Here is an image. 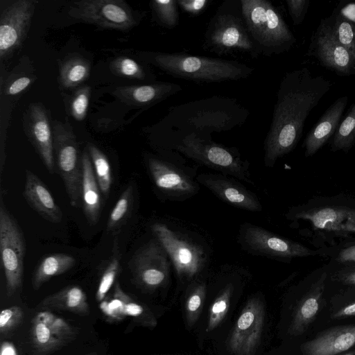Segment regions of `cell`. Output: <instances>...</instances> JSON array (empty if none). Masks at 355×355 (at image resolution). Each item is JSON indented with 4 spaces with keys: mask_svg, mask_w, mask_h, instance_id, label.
Returning a JSON list of instances; mask_svg holds the SVG:
<instances>
[{
    "mask_svg": "<svg viewBox=\"0 0 355 355\" xmlns=\"http://www.w3.org/2000/svg\"><path fill=\"white\" fill-rule=\"evenodd\" d=\"M332 85L330 80L314 76L306 67L284 74L264 140L266 166L272 167L279 158L295 149L302 136L307 117Z\"/></svg>",
    "mask_w": 355,
    "mask_h": 355,
    "instance_id": "6da1fadb",
    "label": "cell"
},
{
    "mask_svg": "<svg viewBox=\"0 0 355 355\" xmlns=\"http://www.w3.org/2000/svg\"><path fill=\"white\" fill-rule=\"evenodd\" d=\"M249 114L236 99L213 96L171 107L159 128L171 147L187 136L211 139L214 132L239 128Z\"/></svg>",
    "mask_w": 355,
    "mask_h": 355,
    "instance_id": "7a4b0ae2",
    "label": "cell"
},
{
    "mask_svg": "<svg viewBox=\"0 0 355 355\" xmlns=\"http://www.w3.org/2000/svg\"><path fill=\"white\" fill-rule=\"evenodd\" d=\"M146 60L175 78L198 84L235 81L250 77L254 69L236 60L184 53H148Z\"/></svg>",
    "mask_w": 355,
    "mask_h": 355,
    "instance_id": "3957f363",
    "label": "cell"
},
{
    "mask_svg": "<svg viewBox=\"0 0 355 355\" xmlns=\"http://www.w3.org/2000/svg\"><path fill=\"white\" fill-rule=\"evenodd\" d=\"M247 31L257 58L290 51L296 37L279 10L268 0H241Z\"/></svg>",
    "mask_w": 355,
    "mask_h": 355,
    "instance_id": "277c9868",
    "label": "cell"
},
{
    "mask_svg": "<svg viewBox=\"0 0 355 355\" xmlns=\"http://www.w3.org/2000/svg\"><path fill=\"white\" fill-rule=\"evenodd\" d=\"M202 48L219 56L240 52L257 58L246 28L241 0H225L218 6L207 26Z\"/></svg>",
    "mask_w": 355,
    "mask_h": 355,
    "instance_id": "5b68a950",
    "label": "cell"
},
{
    "mask_svg": "<svg viewBox=\"0 0 355 355\" xmlns=\"http://www.w3.org/2000/svg\"><path fill=\"white\" fill-rule=\"evenodd\" d=\"M171 148L187 158L220 173L254 184L249 162L234 147L225 146L212 139L189 135Z\"/></svg>",
    "mask_w": 355,
    "mask_h": 355,
    "instance_id": "8992f818",
    "label": "cell"
},
{
    "mask_svg": "<svg viewBox=\"0 0 355 355\" xmlns=\"http://www.w3.org/2000/svg\"><path fill=\"white\" fill-rule=\"evenodd\" d=\"M51 127L56 171L64 182L71 206L82 207L83 172L76 137L68 122L55 121Z\"/></svg>",
    "mask_w": 355,
    "mask_h": 355,
    "instance_id": "52a82bcc",
    "label": "cell"
},
{
    "mask_svg": "<svg viewBox=\"0 0 355 355\" xmlns=\"http://www.w3.org/2000/svg\"><path fill=\"white\" fill-rule=\"evenodd\" d=\"M0 252L6 293L8 296H12L22 286L26 243L21 229L4 204L2 188L0 196Z\"/></svg>",
    "mask_w": 355,
    "mask_h": 355,
    "instance_id": "ba28073f",
    "label": "cell"
},
{
    "mask_svg": "<svg viewBox=\"0 0 355 355\" xmlns=\"http://www.w3.org/2000/svg\"><path fill=\"white\" fill-rule=\"evenodd\" d=\"M152 230L180 280L192 281L200 275L207 265V256L201 245L163 223L153 224Z\"/></svg>",
    "mask_w": 355,
    "mask_h": 355,
    "instance_id": "9c48e42d",
    "label": "cell"
},
{
    "mask_svg": "<svg viewBox=\"0 0 355 355\" xmlns=\"http://www.w3.org/2000/svg\"><path fill=\"white\" fill-rule=\"evenodd\" d=\"M69 14L73 18L105 29L127 31L138 23L130 6L123 0L74 1Z\"/></svg>",
    "mask_w": 355,
    "mask_h": 355,
    "instance_id": "30bf717a",
    "label": "cell"
},
{
    "mask_svg": "<svg viewBox=\"0 0 355 355\" xmlns=\"http://www.w3.org/2000/svg\"><path fill=\"white\" fill-rule=\"evenodd\" d=\"M239 243L246 251L270 258L292 259L315 254L306 246L250 223L243 224L239 231Z\"/></svg>",
    "mask_w": 355,
    "mask_h": 355,
    "instance_id": "8fae6325",
    "label": "cell"
},
{
    "mask_svg": "<svg viewBox=\"0 0 355 355\" xmlns=\"http://www.w3.org/2000/svg\"><path fill=\"white\" fill-rule=\"evenodd\" d=\"M265 318L264 304L258 296L242 309L227 341L232 355H254L260 344Z\"/></svg>",
    "mask_w": 355,
    "mask_h": 355,
    "instance_id": "7c38bea8",
    "label": "cell"
},
{
    "mask_svg": "<svg viewBox=\"0 0 355 355\" xmlns=\"http://www.w3.org/2000/svg\"><path fill=\"white\" fill-rule=\"evenodd\" d=\"M308 55L338 76L355 75V55L337 41L324 18L311 37Z\"/></svg>",
    "mask_w": 355,
    "mask_h": 355,
    "instance_id": "4fadbf2b",
    "label": "cell"
},
{
    "mask_svg": "<svg viewBox=\"0 0 355 355\" xmlns=\"http://www.w3.org/2000/svg\"><path fill=\"white\" fill-rule=\"evenodd\" d=\"M171 261L157 239L141 246L129 262L134 282L148 290L163 286L168 279Z\"/></svg>",
    "mask_w": 355,
    "mask_h": 355,
    "instance_id": "5bb4252c",
    "label": "cell"
},
{
    "mask_svg": "<svg viewBox=\"0 0 355 355\" xmlns=\"http://www.w3.org/2000/svg\"><path fill=\"white\" fill-rule=\"evenodd\" d=\"M34 0H18L5 7L0 16V58L6 59L23 42L34 14Z\"/></svg>",
    "mask_w": 355,
    "mask_h": 355,
    "instance_id": "9a60e30c",
    "label": "cell"
},
{
    "mask_svg": "<svg viewBox=\"0 0 355 355\" xmlns=\"http://www.w3.org/2000/svg\"><path fill=\"white\" fill-rule=\"evenodd\" d=\"M147 165L155 187L172 200L192 197L200 189L198 182L175 164L150 157Z\"/></svg>",
    "mask_w": 355,
    "mask_h": 355,
    "instance_id": "2e32d148",
    "label": "cell"
},
{
    "mask_svg": "<svg viewBox=\"0 0 355 355\" xmlns=\"http://www.w3.org/2000/svg\"><path fill=\"white\" fill-rule=\"evenodd\" d=\"M196 181L221 200L236 208L249 211L262 210L257 195L235 178L220 173H202L197 176Z\"/></svg>",
    "mask_w": 355,
    "mask_h": 355,
    "instance_id": "e0dca14e",
    "label": "cell"
},
{
    "mask_svg": "<svg viewBox=\"0 0 355 355\" xmlns=\"http://www.w3.org/2000/svg\"><path fill=\"white\" fill-rule=\"evenodd\" d=\"M27 135L49 173H55V158L52 127L45 107L32 103L26 116Z\"/></svg>",
    "mask_w": 355,
    "mask_h": 355,
    "instance_id": "ac0fdd59",
    "label": "cell"
},
{
    "mask_svg": "<svg viewBox=\"0 0 355 355\" xmlns=\"http://www.w3.org/2000/svg\"><path fill=\"white\" fill-rule=\"evenodd\" d=\"M180 85L170 82H154L141 85L115 88L112 95L121 102L136 107L153 106L180 92Z\"/></svg>",
    "mask_w": 355,
    "mask_h": 355,
    "instance_id": "d6986e66",
    "label": "cell"
},
{
    "mask_svg": "<svg viewBox=\"0 0 355 355\" xmlns=\"http://www.w3.org/2000/svg\"><path fill=\"white\" fill-rule=\"evenodd\" d=\"M347 102V96L337 98L310 130L302 144L305 157L315 155L334 136Z\"/></svg>",
    "mask_w": 355,
    "mask_h": 355,
    "instance_id": "ffe728a7",
    "label": "cell"
},
{
    "mask_svg": "<svg viewBox=\"0 0 355 355\" xmlns=\"http://www.w3.org/2000/svg\"><path fill=\"white\" fill-rule=\"evenodd\" d=\"M355 345V324L329 329L301 347L303 355H337Z\"/></svg>",
    "mask_w": 355,
    "mask_h": 355,
    "instance_id": "44dd1931",
    "label": "cell"
},
{
    "mask_svg": "<svg viewBox=\"0 0 355 355\" xmlns=\"http://www.w3.org/2000/svg\"><path fill=\"white\" fill-rule=\"evenodd\" d=\"M24 196L29 206L44 219L53 223L62 220V212L44 183L26 169Z\"/></svg>",
    "mask_w": 355,
    "mask_h": 355,
    "instance_id": "7402d4cb",
    "label": "cell"
},
{
    "mask_svg": "<svg viewBox=\"0 0 355 355\" xmlns=\"http://www.w3.org/2000/svg\"><path fill=\"white\" fill-rule=\"evenodd\" d=\"M327 275L324 273L297 304L288 329V334H304L315 319L320 306Z\"/></svg>",
    "mask_w": 355,
    "mask_h": 355,
    "instance_id": "603a6c76",
    "label": "cell"
},
{
    "mask_svg": "<svg viewBox=\"0 0 355 355\" xmlns=\"http://www.w3.org/2000/svg\"><path fill=\"white\" fill-rule=\"evenodd\" d=\"M80 159L83 172L81 183L82 207L88 223L94 225L98 223L101 216V192L87 150H85Z\"/></svg>",
    "mask_w": 355,
    "mask_h": 355,
    "instance_id": "cb8c5ba5",
    "label": "cell"
},
{
    "mask_svg": "<svg viewBox=\"0 0 355 355\" xmlns=\"http://www.w3.org/2000/svg\"><path fill=\"white\" fill-rule=\"evenodd\" d=\"M38 306L63 310L81 315H87L89 313V305L85 293L80 287L75 285L66 286L46 296Z\"/></svg>",
    "mask_w": 355,
    "mask_h": 355,
    "instance_id": "d4e9b609",
    "label": "cell"
},
{
    "mask_svg": "<svg viewBox=\"0 0 355 355\" xmlns=\"http://www.w3.org/2000/svg\"><path fill=\"white\" fill-rule=\"evenodd\" d=\"M75 259L67 254L56 253L44 257L37 267L32 278V286L39 289L43 284L55 276L69 270L75 265Z\"/></svg>",
    "mask_w": 355,
    "mask_h": 355,
    "instance_id": "484cf974",
    "label": "cell"
},
{
    "mask_svg": "<svg viewBox=\"0 0 355 355\" xmlns=\"http://www.w3.org/2000/svg\"><path fill=\"white\" fill-rule=\"evenodd\" d=\"M89 73L87 60L78 55L69 56L60 66V85L65 89L76 87L88 78Z\"/></svg>",
    "mask_w": 355,
    "mask_h": 355,
    "instance_id": "4316f807",
    "label": "cell"
},
{
    "mask_svg": "<svg viewBox=\"0 0 355 355\" xmlns=\"http://www.w3.org/2000/svg\"><path fill=\"white\" fill-rule=\"evenodd\" d=\"M113 297L121 302L123 315L132 317L144 326L155 327L156 325V320L153 313L125 293L121 289L119 282L115 284Z\"/></svg>",
    "mask_w": 355,
    "mask_h": 355,
    "instance_id": "83f0119b",
    "label": "cell"
},
{
    "mask_svg": "<svg viewBox=\"0 0 355 355\" xmlns=\"http://www.w3.org/2000/svg\"><path fill=\"white\" fill-rule=\"evenodd\" d=\"M324 19L337 41L355 55V24L336 10Z\"/></svg>",
    "mask_w": 355,
    "mask_h": 355,
    "instance_id": "f1b7e54d",
    "label": "cell"
},
{
    "mask_svg": "<svg viewBox=\"0 0 355 355\" xmlns=\"http://www.w3.org/2000/svg\"><path fill=\"white\" fill-rule=\"evenodd\" d=\"M31 338L35 349L44 354L51 353L66 344L57 338L37 315L31 321Z\"/></svg>",
    "mask_w": 355,
    "mask_h": 355,
    "instance_id": "f546056e",
    "label": "cell"
},
{
    "mask_svg": "<svg viewBox=\"0 0 355 355\" xmlns=\"http://www.w3.org/2000/svg\"><path fill=\"white\" fill-rule=\"evenodd\" d=\"M87 148L101 192L103 196L107 198L110 194L112 183L110 162L105 155L96 146L88 144Z\"/></svg>",
    "mask_w": 355,
    "mask_h": 355,
    "instance_id": "4dcf8cb0",
    "label": "cell"
},
{
    "mask_svg": "<svg viewBox=\"0 0 355 355\" xmlns=\"http://www.w3.org/2000/svg\"><path fill=\"white\" fill-rule=\"evenodd\" d=\"M355 144V102L338 125L331 143L332 151H349Z\"/></svg>",
    "mask_w": 355,
    "mask_h": 355,
    "instance_id": "1f68e13d",
    "label": "cell"
},
{
    "mask_svg": "<svg viewBox=\"0 0 355 355\" xmlns=\"http://www.w3.org/2000/svg\"><path fill=\"white\" fill-rule=\"evenodd\" d=\"M133 202V187L128 185L121 194L108 218L107 230L118 233L121 227L128 218Z\"/></svg>",
    "mask_w": 355,
    "mask_h": 355,
    "instance_id": "d6a6232c",
    "label": "cell"
},
{
    "mask_svg": "<svg viewBox=\"0 0 355 355\" xmlns=\"http://www.w3.org/2000/svg\"><path fill=\"white\" fill-rule=\"evenodd\" d=\"M110 258L102 273L97 288L96 299L98 302L102 301L105 297L120 271L121 254L117 236L114 241L112 254Z\"/></svg>",
    "mask_w": 355,
    "mask_h": 355,
    "instance_id": "836d02e7",
    "label": "cell"
},
{
    "mask_svg": "<svg viewBox=\"0 0 355 355\" xmlns=\"http://www.w3.org/2000/svg\"><path fill=\"white\" fill-rule=\"evenodd\" d=\"M150 6L155 19L160 26L173 29L178 25L180 17L177 0H153Z\"/></svg>",
    "mask_w": 355,
    "mask_h": 355,
    "instance_id": "e575fe53",
    "label": "cell"
},
{
    "mask_svg": "<svg viewBox=\"0 0 355 355\" xmlns=\"http://www.w3.org/2000/svg\"><path fill=\"white\" fill-rule=\"evenodd\" d=\"M233 293V285L228 284L216 297L210 307L206 332L211 331L222 322L229 310Z\"/></svg>",
    "mask_w": 355,
    "mask_h": 355,
    "instance_id": "d590c367",
    "label": "cell"
},
{
    "mask_svg": "<svg viewBox=\"0 0 355 355\" xmlns=\"http://www.w3.org/2000/svg\"><path fill=\"white\" fill-rule=\"evenodd\" d=\"M36 315L57 338L65 343L76 338V329L61 317L47 311H40Z\"/></svg>",
    "mask_w": 355,
    "mask_h": 355,
    "instance_id": "8d00e7d4",
    "label": "cell"
},
{
    "mask_svg": "<svg viewBox=\"0 0 355 355\" xmlns=\"http://www.w3.org/2000/svg\"><path fill=\"white\" fill-rule=\"evenodd\" d=\"M111 71L116 76L130 79L144 80L148 79L146 68L128 57H119L110 63Z\"/></svg>",
    "mask_w": 355,
    "mask_h": 355,
    "instance_id": "74e56055",
    "label": "cell"
},
{
    "mask_svg": "<svg viewBox=\"0 0 355 355\" xmlns=\"http://www.w3.org/2000/svg\"><path fill=\"white\" fill-rule=\"evenodd\" d=\"M206 293V286L204 283H196L192 287L185 303L186 314L187 320L193 324L197 320Z\"/></svg>",
    "mask_w": 355,
    "mask_h": 355,
    "instance_id": "f35d334b",
    "label": "cell"
},
{
    "mask_svg": "<svg viewBox=\"0 0 355 355\" xmlns=\"http://www.w3.org/2000/svg\"><path fill=\"white\" fill-rule=\"evenodd\" d=\"M91 95V88L84 86L77 89L73 94L69 104V111L71 116L78 121L85 119Z\"/></svg>",
    "mask_w": 355,
    "mask_h": 355,
    "instance_id": "ab89813d",
    "label": "cell"
},
{
    "mask_svg": "<svg viewBox=\"0 0 355 355\" xmlns=\"http://www.w3.org/2000/svg\"><path fill=\"white\" fill-rule=\"evenodd\" d=\"M24 318V311L18 306L4 309L0 313V332L6 334L17 327Z\"/></svg>",
    "mask_w": 355,
    "mask_h": 355,
    "instance_id": "60d3db41",
    "label": "cell"
},
{
    "mask_svg": "<svg viewBox=\"0 0 355 355\" xmlns=\"http://www.w3.org/2000/svg\"><path fill=\"white\" fill-rule=\"evenodd\" d=\"M310 0H286L289 15L294 26L301 24L308 12Z\"/></svg>",
    "mask_w": 355,
    "mask_h": 355,
    "instance_id": "b9f144b4",
    "label": "cell"
},
{
    "mask_svg": "<svg viewBox=\"0 0 355 355\" xmlns=\"http://www.w3.org/2000/svg\"><path fill=\"white\" fill-rule=\"evenodd\" d=\"M211 3V0H177L178 7L184 12L193 17L202 14Z\"/></svg>",
    "mask_w": 355,
    "mask_h": 355,
    "instance_id": "7bdbcfd3",
    "label": "cell"
},
{
    "mask_svg": "<svg viewBox=\"0 0 355 355\" xmlns=\"http://www.w3.org/2000/svg\"><path fill=\"white\" fill-rule=\"evenodd\" d=\"M32 83V79L28 76H21L11 82L6 88L8 95H17L26 89Z\"/></svg>",
    "mask_w": 355,
    "mask_h": 355,
    "instance_id": "ee69618b",
    "label": "cell"
},
{
    "mask_svg": "<svg viewBox=\"0 0 355 355\" xmlns=\"http://www.w3.org/2000/svg\"><path fill=\"white\" fill-rule=\"evenodd\" d=\"M338 260L341 263H355V245L342 250L338 257Z\"/></svg>",
    "mask_w": 355,
    "mask_h": 355,
    "instance_id": "f6af8a7d",
    "label": "cell"
},
{
    "mask_svg": "<svg viewBox=\"0 0 355 355\" xmlns=\"http://www.w3.org/2000/svg\"><path fill=\"white\" fill-rule=\"evenodd\" d=\"M352 316H355V302L339 309L331 317L334 319H339Z\"/></svg>",
    "mask_w": 355,
    "mask_h": 355,
    "instance_id": "bcb514c9",
    "label": "cell"
},
{
    "mask_svg": "<svg viewBox=\"0 0 355 355\" xmlns=\"http://www.w3.org/2000/svg\"><path fill=\"white\" fill-rule=\"evenodd\" d=\"M339 279L345 284L355 285V268L341 272Z\"/></svg>",
    "mask_w": 355,
    "mask_h": 355,
    "instance_id": "7dc6e473",
    "label": "cell"
},
{
    "mask_svg": "<svg viewBox=\"0 0 355 355\" xmlns=\"http://www.w3.org/2000/svg\"><path fill=\"white\" fill-rule=\"evenodd\" d=\"M0 355H18V354L12 343L4 341L1 345Z\"/></svg>",
    "mask_w": 355,
    "mask_h": 355,
    "instance_id": "c3c4849f",
    "label": "cell"
},
{
    "mask_svg": "<svg viewBox=\"0 0 355 355\" xmlns=\"http://www.w3.org/2000/svg\"><path fill=\"white\" fill-rule=\"evenodd\" d=\"M85 355H98L96 352H91V353H88L87 354H85Z\"/></svg>",
    "mask_w": 355,
    "mask_h": 355,
    "instance_id": "681fc988",
    "label": "cell"
}]
</instances>
